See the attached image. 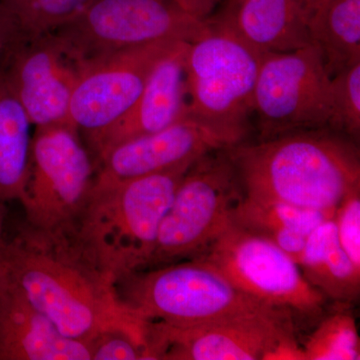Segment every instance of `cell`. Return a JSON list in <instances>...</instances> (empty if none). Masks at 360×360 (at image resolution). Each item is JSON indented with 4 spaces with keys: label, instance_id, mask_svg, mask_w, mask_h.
<instances>
[{
    "label": "cell",
    "instance_id": "cell-20",
    "mask_svg": "<svg viewBox=\"0 0 360 360\" xmlns=\"http://www.w3.org/2000/svg\"><path fill=\"white\" fill-rule=\"evenodd\" d=\"M310 41L330 77L360 61V0H324L309 16Z\"/></svg>",
    "mask_w": 360,
    "mask_h": 360
},
{
    "label": "cell",
    "instance_id": "cell-18",
    "mask_svg": "<svg viewBox=\"0 0 360 360\" xmlns=\"http://www.w3.org/2000/svg\"><path fill=\"white\" fill-rule=\"evenodd\" d=\"M303 276L326 298L348 305L360 293V269L338 243L333 217L310 232L297 262Z\"/></svg>",
    "mask_w": 360,
    "mask_h": 360
},
{
    "label": "cell",
    "instance_id": "cell-4",
    "mask_svg": "<svg viewBox=\"0 0 360 360\" xmlns=\"http://www.w3.org/2000/svg\"><path fill=\"white\" fill-rule=\"evenodd\" d=\"M115 286L122 302L142 319L170 326H194L279 310L246 295L198 258L139 270Z\"/></svg>",
    "mask_w": 360,
    "mask_h": 360
},
{
    "label": "cell",
    "instance_id": "cell-23",
    "mask_svg": "<svg viewBox=\"0 0 360 360\" xmlns=\"http://www.w3.org/2000/svg\"><path fill=\"white\" fill-rule=\"evenodd\" d=\"M23 39L49 34L84 11L94 0H0Z\"/></svg>",
    "mask_w": 360,
    "mask_h": 360
},
{
    "label": "cell",
    "instance_id": "cell-8",
    "mask_svg": "<svg viewBox=\"0 0 360 360\" xmlns=\"http://www.w3.org/2000/svg\"><path fill=\"white\" fill-rule=\"evenodd\" d=\"M286 310L170 326L149 321L150 360H304Z\"/></svg>",
    "mask_w": 360,
    "mask_h": 360
},
{
    "label": "cell",
    "instance_id": "cell-25",
    "mask_svg": "<svg viewBox=\"0 0 360 360\" xmlns=\"http://www.w3.org/2000/svg\"><path fill=\"white\" fill-rule=\"evenodd\" d=\"M89 342L91 360H150L148 341L122 329L103 331Z\"/></svg>",
    "mask_w": 360,
    "mask_h": 360
},
{
    "label": "cell",
    "instance_id": "cell-27",
    "mask_svg": "<svg viewBox=\"0 0 360 360\" xmlns=\"http://www.w3.org/2000/svg\"><path fill=\"white\" fill-rule=\"evenodd\" d=\"M25 41L13 18L0 1V75L6 71L13 54Z\"/></svg>",
    "mask_w": 360,
    "mask_h": 360
},
{
    "label": "cell",
    "instance_id": "cell-5",
    "mask_svg": "<svg viewBox=\"0 0 360 360\" xmlns=\"http://www.w3.org/2000/svg\"><path fill=\"white\" fill-rule=\"evenodd\" d=\"M243 194L227 148L194 161L161 221L146 269L201 255L231 224L232 212Z\"/></svg>",
    "mask_w": 360,
    "mask_h": 360
},
{
    "label": "cell",
    "instance_id": "cell-1",
    "mask_svg": "<svg viewBox=\"0 0 360 360\" xmlns=\"http://www.w3.org/2000/svg\"><path fill=\"white\" fill-rule=\"evenodd\" d=\"M7 277L61 333L89 341L122 329L148 341L149 321L130 309L115 283L85 257L68 232L37 231L25 224L6 241Z\"/></svg>",
    "mask_w": 360,
    "mask_h": 360
},
{
    "label": "cell",
    "instance_id": "cell-9",
    "mask_svg": "<svg viewBox=\"0 0 360 360\" xmlns=\"http://www.w3.org/2000/svg\"><path fill=\"white\" fill-rule=\"evenodd\" d=\"M208 28L186 53L189 115L248 132L262 52L207 21Z\"/></svg>",
    "mask_w": 360,
    "mask_h": 360
},
{
    "label": "cell",
    "instance_id": "cell-24",
    "mask_svg": "<svg viewBox=\"0 0 360 360\" xmlns=\"http://www.w3.org/2000/svg\"><path fill=\"white\" fill-rule=\"evenodd\" d=\"M328 127L347 136L360 134V61L331 77Z\"/></svg>",
    "mask_w": 360,
    "mask_h": 360
},
{
    "label": "cell",
    "instance_id": "cell-21",
    "mask_svg": "<svg viewBox=\"0 0 360 360\" xmlns=\"http://www.w3.org/2000/svg\"><path fill=\"white\" fill-rule=\"evenodd\" d=\"M32 123L0 75V200H20L30 162Z\"/></svg>",
    "mask_w": 360,
    "mask_h": 360
},
{
    "label": "cell",
    "instance_id": "cell-26",
    "mask_svg": "<svg viewBox=\"0 0 360 360\" xmlns=\"http://www.w3.org/2000/svg\"><path fill=\"white\" fill-rule=\"evenodd\" d=\"M333 219L341 248L360 269V188L341 200L333 212Z\"/></svg>",
    "mask_w": 360,
    "mask_h": 360
},
{
    "label": "cell",
    "instance_id": "cell-6",
    "mask_svg": "<svg viewBox=\"0 0 360 360\" xmlns=\"http://www.w3.org/2000/svg\"><path fill=\"white\" fill-rule=\"evenodd\" d=\"M96 163L70 124L35 127L20 202L26 225L44 232H70L86 203Z\"/></svg>",
    "mask_w": 360,
    "mask_h": 360
},
{
    "label": "cell",
    "instance_id": "cell-2",
    "mask_svg": "<svg viewBox=\"0 0 360 360\" xmlns=\"http://www.w3.org/2000/svg\"><path fill=\"white\" fill-rule=\"evenodd\" d=\"M227 151L243 193L253 198L333 214L360 188L359 148L340 132L304 130Z\"/></svg>",
    "mask_w": 360,
    "mask_h": 360
},
{
    "label": "cell",
    "instance_id": "cell-17",
    "mask_svg": "<svg viewBox=\"0 0 360 360\" xmlns=\"http://www.w3.org/2000/svg\"><path fill=\"white\" fill-rule=\"evenodd\" d=\"M212 25L231 33L255 51H295L310 41L309 16L300 0H224Z\"/></svg>",
    "mask_w": 360,
    "mask_h": 360
},
{
    "label": "cell",
    "instance_id": "cell-19",
    "mask_svg": "<svg viewBox=\"0 0 360 360\" xmlns=\"http://www.w3.org/2000/svg\"><path fill=\"white\" fill-rule=\"evenodd\" d=\"M333 215L243 194L232 212L231 221L269 239L297 262L310 232Z\"/></svg>",
    "mask_w": 360,
    "mask_h": 360
},
{
    "label": "cell",
    "instance_id": "cell-30",
    "mask_svg": "<svg viewBox=\"0 0 360 360\" xmlns=\"http://www.w3.org/2000/svg\"><path fill=\"white\" fill-rule=\"evenodd\" d=\"M300 1L304 11H307V16H309L324 0H300Z\"/></svg>",
    "mask_w": 360,
    "mask_h": 360
},
{
    "label": "cell",
    "instance_id": "cell-3",
    "mask_svg": "<svg viewBox=\"0 0 360 360\" xmlns=\"http://www.w3.org/2000/svg\"><path fill=\"white\" fill-rule=\"evenodd\" d=\"M193 162L136 179L92 184L86 203L68 233L111 281L116 283L146 269L161 221Z\"/></svg>",
    "mask_w": 360,
    "mask_h": 360
},
{
    "label": "cell",
    "instance_id": "cell-7",
    "mask_svg": "<svg viewBox=\"0 0 360 360\" xmlns=\"http://www.w3.org/2000/svg\"><path fill=\"white\" fill-rule=\"evenodd\" d=\"M165 0H94L51 34L77 63L139 45L191 42L207 30Z\"/></svg>",
    "mask_w": 360,
    "mask_h": 360
},
{
    "label": "cell",
    "instance_id": "cell-13",
    "mask_svg": "<svg viewBox=\"0 0 360 360\" xmlns=\"http://www.w3.org/2000/svg\"><path fill=\"white\" fill-rule=\"evenodd\" d=\"M245 131L187 115L167 129L118 143L96 160L94 184L167 172L245 141Z\"/></svg>",
    "mask_w": 360,
    "mask_h": 360
},
{
    "label": "cell",
    "instance_id": "cell-28",
    "mask_svg": "<svg viewBox=\"0 0 360 360\" xmlns=\"http://www.w3.org/2000/svg\"><path fill=\"white\" fill-rule=\"evenodd\" d=\"M179 7L180 11H184L188 15L193 16L198 20L206 21L212 16L220 2L224 0H172Z\"/></svg>",
    "mask_w": 360,
    "mask_h": 360
},
{
    "label": "cell",
    "instance_id": "cell-10",
    "mask_svg": "<svg viewBox=\"0 0 360 360\" xmlns=\"http://www.w3.org/2000/svg\"><path fill=\"white\" fill-rule=\"evenodd\" d=\"M330 79L314 44L262 53L252 101L259 141L328 127Z\"/></svg>",
    "mask_w": 360,
    "mask_h": 360
},
{
    "label": "cell",
    "instance_id": "cell-12",
    "mask_svg": "<svg viewBox=\"0 0 360 360\" xmlns=\"http://www.w3.org/2000/svg\"><path fill=\"white\" fill-rule=\"evenodd\" d=\"M179 42L139 45L78 63L68 124L86 141L108 129L131 108L158 61Z\"/></svg>",
    "mask_w": 360,
    "mask_h": 360
},
{
    "label": "cell",
    "instance_id": "cell-29",
    "mask_svg": "<svg viewBox=\"0 0 360 360\" xmlns=\"http://www.w3.org/2000/svg\"><path fill=\"white\" fill-rule=\"evenodd\" d=\"M4 201L0 200V290L6 285L7 281V272L6 259H4V250H6V240L4 239V219H6V205Z\"/></svg>",
    "mask_w": 360,
    "mask_h": 360
},
{
    "label": "cell",
    "instance_id": "cell-11",
    "mask_svg": "<svg viewBox=\"0 0 360 360\" xmlns=\"http://www.w3.org/2000/svg\"><path fill=\"white\" fill-rule=\"evenodd\" d=\"M258 302L305 317L323 311L326 296L297 262L269 239L232 224L198 257Z\"/></svg>",
    "mask_w": 360,
    "mask_h": 360
},
{
    "label": "cell",
    "instance_id": "cell-16",
    "mask_svg": "<svg viewBox=\"0 0 360 360\" xmlns=\"http://www.w3.org/2000/svg\"><path fill=\"white\" fill-rule=\"evenodd\" d=\"M0 360H91L89 341L61 333L9 281L0 290Z\"/></svg>",
    "mask_w": 360,
    "mask_h": 360
},
{
    "label": "cell",
    "instance_id": "cell-22",
    "mask_svg": "<svg viewBox=\"0 0 360 360\" xmlns=\"http://www.w3.org/2000/svg\"><path fill=\"white\" fill-rule=\"evenodd\" d=\"M302 349L304 360H359L360 338L354 314L340 309L322 319Z\"/></svg>",
    "mask_w": 360,
    "mask_h": 360
},
{
    "label": "cell",
    "instance_id": "cell-14",
    "mask_svg": "<svg viewBox=\"0 0 360 360\" xmlns=\"http://www.w3.org/2000/svg\"><path fill=\"white\" fill-rule=\"evenodd\" d=\"M79 65L49 34L25 40L4 75L32 125L68 124Z\"/></svg>",
    "mask_w": 360,
    "mask_h": 360
},
{
    "label": "cell",
    "instance_id": "cell-15",
    "mask_svg": "<svg viewBox=\"0 0 360 360\" xmlns=\"http://www.w3.org/2000/svg\"><path fill=\"white\" fill-rule=\"evenodd\" d=\"M180 41L158 61L131 108L117 122L87 141L94 160L113 146L142 135L155 134L188 115L186 53Z\"/></svg>",
    "mask_w": 360,
    "mask_h": 360
}]
</instances>
